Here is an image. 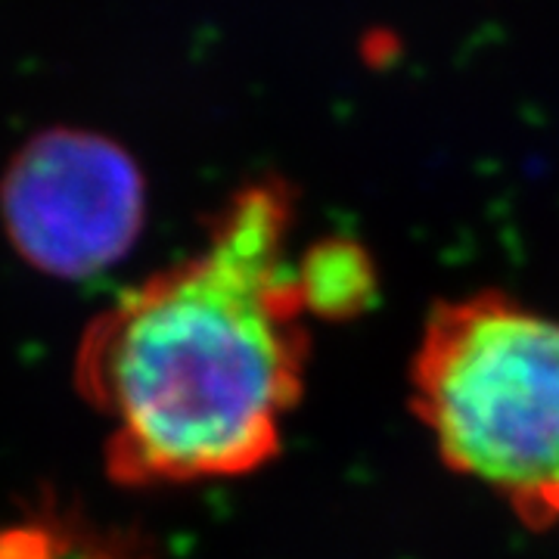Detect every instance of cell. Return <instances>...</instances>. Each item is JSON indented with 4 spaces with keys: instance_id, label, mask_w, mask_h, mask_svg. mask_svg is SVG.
Wrapping results in <instances>:
<instances>
[{
    "instance_id": "cell-1",
    "label": "cell",
    "mask_w": 559,
    "mask_h": 559,
    "mask_svg": "<svg viewBox=\"0 0 559 559\" xmlns=\"http://www.w3.org/2000/svg\"><path fill=\"white\" fill-rule=\"evenodd\" d=\"M293 227L289 180H249L193 255L84 326L75 385L106 423L109 479L193 485L277 457L311 345Z\"/></svg>"
},
{
    "instance_id": "cell-2",
    "label": "cell",
    "mask_w": 559,
    "mask_h": 559,
    "mask_svg": "<svg viewBox=\"0 0 559 559\" xmlns=\"http://www.w3.org/2000/svg\"><path fill=\"white\" fill-rule=\"evenodd\" d=\"M411 407L457 476L559 532L557 318L491 289L439 301L411 360Z\"/></svg>"
},
{
    "instance_id": "cell-3",
    "label": "cell",
    "mask_w": 559,
    "mask_h": 559,
    "mask_svg": "<svg viewBox=\"0 0 559 559\" xmlns=\"http://www.w3.org/2000/svg\"><path fill=\"white\" fill-rule=\"evenodd\" d=\"M143 221L146 180L138 159L100 131L44 128L3 168V234L40 274L97 277L134 249Z\"/></svg>"
},
{
    "instance_id": "cell-4",
    "label": "cell",
    "mask_w": 559,
    "mask_h": 559,
    "mask_svg": "<svg viewBox=\"0 0 559 559\" xmlns=\"http://www.w3.org/2000/svg\"><path fill=\"white\" fill-rule=\"evenodd\" d=\"M0 559H150V554L134 535L44 503L0 528Z\"/></svg>"
},
{
    "instance_id": "cell-5",
    "label": "cell",
    "mask_w": 559,
    "mask_h": 559,
    "mask_svg": "<svg viewBox=\"0 0 559 559\" xmlns=\"http://www.w3.org/2000/svg\"><path fill=\"white\" fill-rule=\"evenodd\" d=\"M296 277L308 314L320 320L355 318L373 299L377 286L367 252L342 237L308 246V252L296 259Z\"/></svg>"
}]
</instances>
